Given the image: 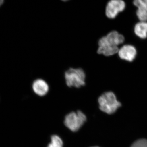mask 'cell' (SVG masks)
<instances>
[{"label": "cell", "mask_w": 147, "mask_h": 147, "mask_svg": "<svg viewBox=\"0 0 147 147\" xmlns=\"http://www.w3.org/2000/svg\"><path fill=\"white\" fill-rule=\"evenodd\" d=\"M133 3L137 7H147V0H136L134 1Z\"/></svg>", "instance_id": "13"}, {"label": "cell", "mask_w": 147, "mask_h": 147, "mask_svg": "<svg viewBox=\"0 0 147 147\" xmlns=\"http://www.w3.org/2000/svg\"><path fill=\"white\" fill-rule=\"evenodd\" d=\"M64 78L68 88H81L86 85V73L81 67H70L65 71Z\"/></svg>", "instance_id": "1"}, {"label": "cell", "mask_w": 147, "mask_h": 147, "mask_svg": "<svg viewBox=\"0 0 147 147\" xmlns=\"http://www.w3.org/2000/svg\"><path fill=\"white\" fill-rule=\"evenodd\" d=\"M62 139L59 135L54 134L50 137V142L47 147H63Z\"/></svg>", "instance_id": "10"}, {"label": "cell", "mask_w": 147, "mask_h": 147, "mask_svg": "<svg viewBox=\"0 0 147 147\" xmlns=\"http://www.w3.org/2000/svg\"><path fill=\"white\" fill-rule=\"evenodd\" d=\"M118 46L106 44H98L97 53L99 55L105 56H110L118 53Z\"/></svg>", "instance_id": "8"}, {"label": "cell", "mask_w": 147, "mask_h": 147, "mask_svg": "<svg viewBox=\"0 0 147 147\" xmlns=\"http://www.w3.org/2000/svg\"><path fill=\"white\" fill-rule=\"evenodd\" d=\"M4 1H3V0H0V7L2 5Z\"/></svg>", "instance_id": "14"}, {"label": "cell", "mask_w": 147, "mask_h": 147, "mask_svg": "<svg viewBox=\"0 0 147 147\" xmlns=\"http://www.w3.org/2000/svg\"><path fill=\"white\" fill-rule=\"evenodd\" d=\"M131 147H147V140L140 139L134 142Z\"/></svg>", "instance_id": "12"}, {"label": "cell", "mask_w": 147, "mask_h": 147, "mask_svg": "<svg viewBox=\"0 0 147 147\" xmlns=\"http://www.w3.org/2000/svg\"><path fill=\"white\" fill-rule=\"evenodd\" d=\"M87 121V117L80 110L71 112L65 116L64 124L67 128L73 132L80 130Z\"/></svg>", "instance_id": "3"}, {"label": "cell", "mask_w": 147, "mask_h": 147, "mask_svg": "<svg viewBox=\"0 0 147 147\" xmlns=\"http://www.w3.org/2000/svg\"><path fill=\"white\" fill-rule=\"evenodd\" d=\"M98 147V146H93V147Z\"/></svg>", "instance_id": "15"}, {"label": "cell", "mask_w": 147, "mask_h": 147, "mask_svg": "<svg viewBox=\"0 0 147 147\" xmlns=\"http://www.w3.org/2000/svg\"><path fill=\"white\" fill-rule=\"evenodd\" d=\"M125 7V3L121 0H112L107 3L105 8L106 16L109 18H115L120 12L123 11Z\"/></svg>", "instance_id": "4"}, {"label": "cell", "mask_w": 147, "mask_h": 147, "mask_svg": "<svg viewBox=\"0 0 147 147\" xmlns=\"http://www.w3.org/2000/svg\"><path fill=\"white\" fill-rule=\"evenodd\" d=\"M119 57L122 59L132 61L137 55V50L133 45H125L122 46L118 51Z\"/></svg>", "instance_id": "7"}, {"label": "cell", "mask_w": 147, "mask_h": 147, "mask_svg": "<svg viewBox=\"0 0 147 147\" xmlns=\"http://www.w3.org/2000/svg\"><path fill=\"white\" fill-rule=\"evenodd\" d=\"M32 88L34 93L38 96L43 97L50 91V86L45 79L42 78H37L33 81Z\"/></svg>", "instance_id": "5"}, {"label": "cell", "mask_w": 147, "mask_h": 147, "mask_svg": "<svg viewBox=\"0 0 147 147\" xmlns=\"http://www.w3.org/2000/svg\"><path fill=\"white\" fill-rule=\"evenodd\" d=\"M134 32L137 36L142 39L147 37V22H141L137 23L134 28Z\"/></svg>", "instance_id": "9"}, {"label": "cell", "mask_w": 147, "mask_h": 147, "mask_svg": "<svg viewBox=\"0 0 147 147\" xmlns=\"http://www.w3.org/2000/svg\"><path fill=\"white\" fill-rule=\"evenodd\" d=\"M124 40V37L122 35L120 34L117 32L114 31L110 32L105 36L101 38L98 40V43L118 46L123 43Z\"/></svg>", "instance_id": "6"}, {"label": "cell", "mask_w": 147, "mask_h": 147, "mask_svg": "<svg viewBox=\"0 0 147 147\" xmlns=\"http://www.w3.org/2000/svg\"><path fill=\"white\" fill-rule=\"evenodd\" d=\"M98 102L100 110L109 115L115 113L121 106L115 95L111 92L102 94L98 98Z\"/></svg>", "instance_id": "2"}, {"label": "cell", "mask_w": 147, "mask_h": 147, "mask_svg": "<svg viewBox=\"0 0 147 147\" xmlns=\"http://www.w3.org/2000/svg\"><path fill=\"white\" fill-rule=\"evenodd\" d=\"M137 17L139 20L142 22H146L147 21V7H137L136 12Z\"/></svg>", "instance_id": "11"}]
</instances>
